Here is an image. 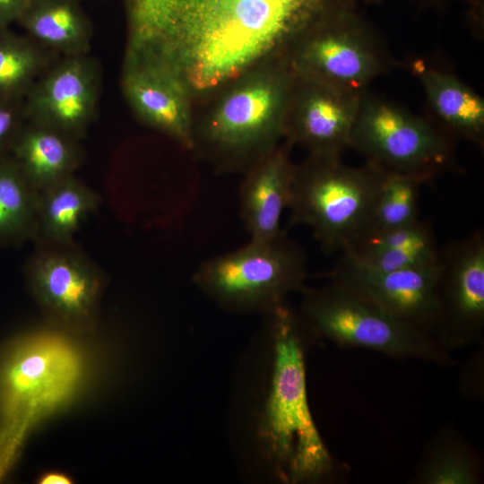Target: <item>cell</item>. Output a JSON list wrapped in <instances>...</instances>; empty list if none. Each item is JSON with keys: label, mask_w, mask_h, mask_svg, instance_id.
Returning a JSON list of instances; mask_svg holds the SVG:
<instances>
[{"label": "cell", "mask_w": 484, "mask_h": 484, "mask_svg": "<svg viewBox=\"0 0 484 484\" xmlns=\"http://www.w3.org/2000/svg\"><path fill=\"white\" fill-rule=\"evenodd\" d=\"M235 390L233 432L244 459L282 483H314L333 469L307 393L298 314L285 302L262 315Z\"/></svg>", "instance_id": "1"}, {"label": "cell", "mask_w": 484, "mask_h": 484, "mask_svg": "<svg viewBox=\"0 0 484 484\" xmlns=\"http://www.w3.org/2000/svg\"><path fill=\"white\" fill-rule=\"evenodd\" d=\"M134 23L169 39L185 80L203 90L222 82L299 35L333 0H129Z\"/></svg>", "instance_id": "2"}, {"label": "cell", "mask_w": 484, "mask_h": 484, "mask_svg": "<svg viewBox=\"0 0 484 484\" xmlns=\"http://www.w3.org/2000/svg\"><path fill=\"white\" fill-rule=\"evenodd\" d=\"M83 376L80 352L61 338H21L0 350V480L28 432L72 399Z\"/></svg>", "instance_id": "3"}, {"label": "cell", "mask_w": 484, "mask_h": 484, "mask_svg": "<svg viewBox=\"0 0 484 484\" xmlns=\"http://www.w3.org/2000/svg\"><path fill=\"white\" fill-rule=\"evenodd\" d=\"M386 173L312 156L295 169L288 228L307 226L324 253H342L366 232Z\"/></svg>", "instance_id": "4"}, {"label": "cell", "mask_w": 484, "mask_h": 484, "mask_svg": "<svg viewBox=\"0 0 484 484\" xmlns=\"http://www.w3.org/2000/svg\"><path fill=\"white\" fill-rule=\"evenodd\" d=\"M307 256L285 229L270 239L245 246L202 263L194 284L213 303L238 314H264L306 288Z\"/></svg>", "instance_id": "5"}, {"label": "cell", "mask_w": 484, "mask_h": 484, "mask_svg": "<svg viewBox=\"0 0 484 484\" xmlns=\"http://www.w3.org/2000/svg\"><path fill=\"white\" fill-rule=\"evenodd\" d=\"M302 293L298 314L314 337L393 357L441 364L452 361L447 349L436 338L337 283L305 288Z\"/></svg>", "instance_id": "6"}, {"label": "cell", "mask_w": 484, "mask_h": 484, "mask_svg": "<svg viewBox=\"0 0 484 484\" xmlns=\"http://www.w3.org/2000/svg\"><path fill=\"white\" fill-rule=\"evenodd\" d=\"M454 140L428 117H422L367 90L362 92L350 148L388 173L426 182L460 171Z\"/></svg>", "instance_id": "7"}, {"label": "cell", "mask_w": 484, "mask_h": 484, "mask_svg": "<svg viewBox=\"0 0 484 484\" xmlns=\"http://www.w3.org/2000/svg\"><path fill=\"white\" fill-rule=\"evenodd\" d=\"M307 30L298 56L307 79L364 91L394 65L379 33L357 9L333 4Z\"/></svg>", "instance_id": "8"}, {"label": "cell", "mask_w": 484, "mask_h": 484, "mask_svg": "<svg viewBox=\"0 0 484 484\" xmlns=\"http://www.w3.org/2000/svg\"><path fill=\"white\" fill-rule=\"evenodd\" d=\"M25 267L27 283L47 315L63 329L90 330L101 280L96 267L69 244L42 242Z\"/></svg>", "instance_id": "9"}, {"label": "cell", "mask_w": 484, "mask_h": 484, "mask_svg": "<svg viewBox=\"0 0 484 484\" xmlns=\"http://www.w3.org/2000/svg\"><path fill=\"white\" fill-rule=\"evenodd\" d=\"M441 270V254L435 263L385 272L363 269L341 254L328 277L439 341Z\"/></svg>", "instance_id": "10"}, {"label": "cell", "mask_w": 484, "mask_h": 484, "mask_svg": "<svg viewBox=\"0 0 484 484\" xmlns=\"http://www.w3.org/2000/svg\"><path fill=\"white\" fill-rule=\"evenodd\" d=\"M100 88V67L89 53L60 56L25 96L26 120L81 141L96 118Z\"/></svg>", "instance_id": "11"}, {"label": "cell", "mask_w": 484, "mask_h": 484, "mask_svg": "<svg viewBox=\"0 0 484 484\" xmlns=\"http://www.w3.org/2000/svg\"><path fill=\"white\" fill-rule=\"evenodd\" d=\"M441 332L448 347L480 337L484 327V233L476 230L441 249Z\"/></svg>", "instance_id": "12"}, {"label": "cell", "mask_w": 484, "mask_h": 484, "mask_svg": "<svg viewBox=\"0 0 484 484\" xmlns=\"http://www.w3.org/2000/svg\"><path fill=\"white\" fill-rule=\"evenodd\" d=\"M307 80L309 85L298 99L292 134L313 156L341 159L350 148L363 91Z\"/></svg>", "instance_id": "13"}, {"label": "cell", "mask_w": 484, "mask_h": 484, "mask_svg": "<svg viewBox=\"0 0 484 484\" xmlns=\"http://www.w3.org/2000/svg\"><path fill=\"white\" fill-rule=\"evenodd\" d=\"M281 89L259 84L229 96L205 133L220 151L246 155L274 136Z\"/></svg>", "instance_id": "14"}, {"label": "cell", "mask_w": 484, "mask_h": 484, "mask_svg": "<svg viewBox=\"0 0 484 484\" xmlns=\"http://www.w3.org/2000/svg\"><path fill=\"white\" fill-rule=\"evenodd\" d=\"M411 68L423 87L428 118L454 140L464 139L483 148V98L454 74L423 59L414 60Z\"/></svg>", "instance_id": "15"}, {"label": "cell", "mask_w": 484, "mask_h": 484, "mask_svg": "<svg viewBox=\"0 0 484 484\" xmlns=\"http://www.w3.org/2000/svg\"><path fill=\"white\" fill-rule=\"evenodd\" d=\"M295 169L285 151H276L249 172L238 190L239 214L250 239H270L282 231L281 215L288 209Z\"/></svg>", "instance_id": "16"}, {"label": "cell", "mask_w": 484, "mask_h": 484, "mask_svg": "<svg viewBox=\"0 0 484 484\" xmlns=\"http://www.w3.org/2000/svg\"><path fill=\"white\" fill-rule=\"evenodd\" d=\"M10 155L39 193L74 175L82 160L80 140L28 120L17 134Z\"/></svg>", "instance_id": "17"}, {"label": "cell", "mask_w": 484, "mask_h": 484, "mask_svg": "<svg viewBox=\"0 0 484 484\" xmlns=\"http://www.w3.org/2000/svg\"><path fill=\"white\" fill-rule=\"evenodd\" d=\"M341 254L363 269L385 272L435 263L441 249L428 221L418 219L400 228L367 234Z\"/></svg>", "instance_id": "18"}, {"label": "cell", "mask_w": 484, "mask_h": 484, "mask_svg": "<svg viewBox=\"0 0 484 484\" xmlns=\"http://www.w3.org/2000/svg\"><path fill=\"white\" fill-rule=\"evenodd\" d=\"M17 23L27 36L58 56L90 51L92 25L80 0H31Z\"/></svg>", "instance_id": "19"}, {"label": "cell", "mask_w": 484, "mask_h": 484, "mask_svg": "<svg viewBox=\"0 0 484 484\" xmlns=\"http://www.w3.org/2000/svg\"><path fill=\"white\" fill-rule=\"evenodd\" d=\"M123 91L127 100L148 123L190 143L184 105L171 78L156 68L134 69L125 73Z\"/></svg>", "instance_id": "20"}, {"label": "cell", "mask_w": 484, "mask_h": 484, "mask_svg": "<svg viewBox=\"0 0 484 484\" xmlns=\"http://www.w3.org/2000/svg\"><path fill=\"white\" fill-rule=\"evenodd\" d=\"M99 195L74 175L39 193L35 238L51 244L73 243L87 215L97 209Z\"/></svg>", "instance_id": "21"}, {"label": "cell", "mask_w": 484, "mask_h": 484, "mask_svg": "<svg viewBox=\"0 0 484 484\" xmlns=\"http://www.w3.org/2000/svg\"><path fill=\"white\" fill-rule=\"evenodd\" d=\"M39 193L9 154L0 159V246L35 238Z\"/></svg>", "instance_id": "22"}, {"label": "cell", "mask_w": 484, "mask_h": 484, "mask_svg": "<svg viewBox=\"0 0 484 484\" xmlns=\"http://www.w3.org/2000/svg\"><path fill=\"white\" fill-rule=\"evenodd\" d=\"M59 57L25 33L0 28V95L24 99L35 81Z\"/></svg>", "instance_id": "23"}, {"label": "cell", "mask_w": 484, "mask_h": 484, "mask_svg": "<svg viewBox=\"0 0 484 484\" xmlns=\"http://www.w3.org/2000/svg\"><path fill=\"white\" fill-rule=\"evenodd\" d=\"M424 183V179L417 177L387 172L375 200L367 230L362 237L400 228L419 219L418 201L420 186Z\"/></svg>", "instance_id": "24"}, {"label": "cell", "mask_w": 484, "mask_h": 484, "mask_svg": "<svg viewBox=\"0 0 484 484\" xmlns=\"http://www.w3.org/2000/svg\"><path fill=\"white\" fill-rule=\"evenodd\" d=\"M418 480L424 484H475L479 469L472 455L458 444L436 445L420 467Z\"/></svg>", "instance_id": "25"}, {"label": "cell", "mask_w": 484, "mask_h": 484, "mask_svg": "<svg viewBox=\"0 0 484 484\" xmlns=\"http://www.w3.org/2000/svg\"><path fill=\"white\" fill-rule=\"evenodd\" d=\"M25 122L24 99L0 95V159L10 154L12 144Z\"/></svg>", "instance_id": "26"}, {"label": "cell", "mask_w": 484, "mask_h": 484, "mask_svg": "<svg viewBox=\"0 0 484 484\" xmlns=\"http://www.w3.org/2000/svg\"><path fill=\"white\" fill-rule=\"evenodd\" d=\"M31 0H0V28L17 22Z\"/></svg>", "instance_id": "27"}, {"label": "cell", "mask_w": 484, "mask_h": 484, "mask_svg": "<svg viewBox=\"0 0 484 484\" xmlns=\"http://www.w3.org/2000/svg\"><path fill=\"white\" fill-rule=\"evenodd\" d=\"M470 21L474 27L480 30L483 26L484 0H467Z\"/></svg>", "instance_id": "28"}, {"label": "cell", "mask_w": 484, "mask_h": 484, "mask_svg": "<svg viewBox=\"0 0 484 484\" xmlns=\"http://www.w3.org/2000/svg\"><path fill=\"white\" fill-rule=\"evenodd\" d=\"M40 484H69L72 479L65 473L60 471H48L42 474L39 480Z\"/></svg>", "instance_id": "29"}, {"label": "cell", "mask_w": 484, "mask_h": 484, "mask_svg": "<svg viewBox=\"0 0 484 484\" xmlns=\"http://www.w3.org/2000/svg\"><path fill=\"white\" fill-rule=\"evenodd\" d=\"M340 6L357 9V0H333Z\"/></svg>", "instance_id": "30"}, {"label": "cell", "mask_w": 484, "mask_h": 484, "mask_svg": "<svg viewBox=\"0 0 484 484\" xmlns=\"http://www.w3.org/2000/svg\"><path fill=\"white\" fill-rule=\"evenodd\" d=\"M421 1L428 4H438L443 0H421Z\"/></svg>", "instance_id": "31"}, {"label": "cell", "mask_w": 484, "mask_h": 484, "mask_svg": "<svg viewBox=\"0 0 484 484\" xmlns=\"http://www.w3.org/2000/svg\"><path fill=\"white\" fill-rule=\"evenodd\" d=\"M363 1L367 4H378V3H381L383 0H363Z\"/></svg>", "instance_id": "32"}]
</instances>
